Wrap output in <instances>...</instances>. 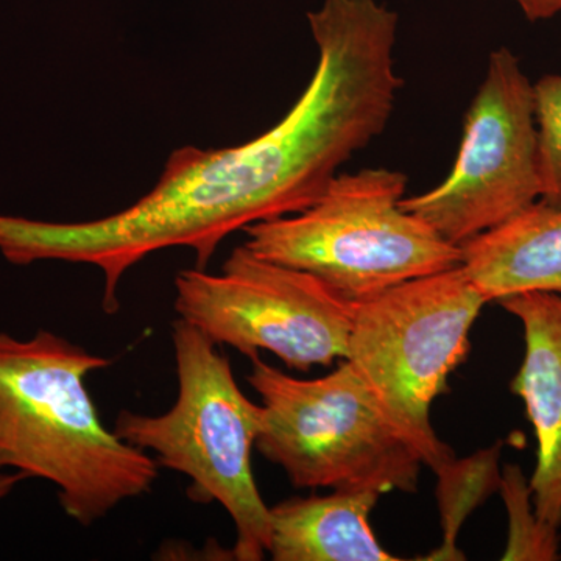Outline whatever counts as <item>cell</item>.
<instances>
[{"mask_svg":"<svg viewBox=\"0 0 561 561\" xmlns=\"http://www.w3.org/2000/svg\"><path fill=\"white\" fill-rule=\"evenodd\" d=\"M113 360L55 332H0V470L55 485L83 527L153 490L160 465L103 424L88 376Z\"/></svg>","mask_w":561,"mask_h":561,"instance_id":"2","label":"cell"},{"mask_svg":"<svg viewBox=\"0 0 561 561\" xmlns=\"http://www.w3.org/2000/svg\"><path fill=\"white\" fill-rule=\"evenodd\" d=\"M526 20L531 22L551 20L561 13V0H513Z\"/></svg>","mask_w":561,"mask_h":561,"instance_id":"15","label":"cell"},{"mask_svg":"<svg viewBox=\"0 0 561 561\" xmlns=\"http://www.w3.org/2000/svg\"><path fill=\"white\" fill-rule=\"evenodd\" d=\"M522 321L524 357L511 383L522 398L537 438L529 486L538 519L561 527V294L527 291L500 300Z\"/></svg>","mask_w":561,"mask_h":561,"instance_id":"9","label":"cell"},{"mask_svg":"<svg viewBox=\"0 0 561 561\" xmlns=\"http://www.w3.org/2000/svg\"><path fill=\"white\" fill-rule=\"evenodd\" d=\"M538 136L540 202L561 208V76H545L534 84Z\"/></svg>","mask_w":561,"mask_h":561,"instance_id":"14","label":"cell"},{"mask_svg":"<svg viewBox=\"0 0 561 561\" xmlns=\"http://www.w3.org/2000/svg\"><path fill=\"white\" fill-rule=\"evenodd\" d=\"M486 302L457 265L405 280L354 308L345 360L435 472L456 457L434 431L431 408L467 359L472 324Z\"/></svg>","mask_w":561,"mask_h":561,"instance_id":"5","label":"cell"},{"mask_svg":"<svg viewBox=\"0 0 561 561\" xmlns=\"http://www.w3.org/2000/svg\"><path fill=\"white\" fill-rule=\"evenodd\" d=\"M247 381L261 397L256 449L297 489L419 490L420 454L390 423L350 362L298 379L260 356Z\"/></svg>","mask_w":561,"mask_h":561,"instance_id":"6","label":"cell"},{"mask_svg":"<svg viewBox=\"0 0 561 561\" xmlns=\"http://www.w3.org/2000/svg\"><path fill=\"white\" fill-rule=\"evenodd\" d=\"M500 489L511 516V537L504 560L559 559V530L549 529L538 519L529 483L518 467L505 468Z\"/></svg>","mask_w":561,"mask_h":561,"instance_id":"13","label":"cell"},{"mask_svg":"<svg viewBox=\"0 0 561 561\" xmlns=\"http://www.w3.org/2000/svg\"><path fill=\"white\" fill-rule=\"evenodd\" d=\"M534 84L507 47L491 51L465 116L451 172L401 206L454 245L500 227L540 201Z\"/></svg>","mask_w":561,"mask_h":561,"instance_id":"8","label":"cell"},{"mask_svg":"<svg viewBox=\"0 0 561 561\" xmlns=\"http://www.w3.org/2000/svg\"><path fill=\"white\" fill-rule=\"evenodd\" d=\"M381 494L332 490L327 496L291 497L271 507L268 553L275 561H398L373 534Z\"/></svg>","mask_w":561,"mask_h":561,"instance_id":"11","label":"cell"},{"mask_svg":"<svg viewBox=\"0 0 561 561\" xmlns=\"http://www.w3.org/2000/svg\"><path fill=\"white\" fill-rule=\"evenodd\" d=\"M173 308L217 346L249 359L268 351L291 370L309 371L345 359L356 302L311 273L241 245L220 273L181 271Z\"/></svg>","mask_w":561,"mask_h":561,"instance_id":"7","label":"cell"},{"mask_svg":"<svg viewBox=\"0 0 561 561\" xmlns=\"http://www.w3.org/2000/svg\"><path fill=\"white\" fill-rule=\"evenodd\" d=\"M460 265L489 301L561 294V208L538 201L460 247Z\"/></svg>","mask_w":561,"mask_h":561,"instance_id":"10","label":"cell"},{"mask_svg":"<svg viewBox=\"0 0 561 561\" xmlns=\"http://www.w3.org/2000/svg\"><path fill=\"white\" fill-rule=\"evenodd\" d=\"M309 28L319 62L289 113L257 138L220 150L172 151L157 186L102 219L44 221L0 214V253L10 264H90L105 278L103 309H119L125 273L157 251L186 247L206 268L232 232L313 205L342 164L378 138L401 79L397 39L350 10L317 14Z\"/></svg>","mask_w":561,"mask_h":561,"instance_id":"1","label":"cell"},{"mask_svg":"<svg viewBox=\"0 0 561 561\" xmlns=\"http://www.w3.org/2000/svg\"><path fill=\"white\" fill-rule=\"evenodd\" d=\"M405 187L391 169L339 173L309 208L247 227L243 245L353 302L460 265V247L402 208Z\"/></svg>","mask_w":561,"mask_h":561,"instance_id":"4","label":"cell"},{"mask_svg":"<svg viewBox=\"0 0 561 561\" xmlns=\"http://www.w3.org/2000/svg\"><path fill=\"white\" fill-rule=\"evenodd\" d=\"M179 397L161 415L122 411L114 432L153 454L160 467L191 481L190 496L217 502L234 524L232 557L261 561L272 537L271 507L253 474V449L262 424L261 404L243 394L230 359L183 319L172 323Z\"/></svg>","mask_w":561,"mask_h":561,"instance_id":"3","label":"cell"},{"mask_svg":"<svg viewBox=\"0 0 561 561\" xmlns=\"http://www.w3.org/2000/svg\"><path fill=\"white\" fill-rule=\"evenodd\" d=\"M501 445L478 453L470 459L446 465L438 471V504H440L445 542L430 560H460L463 553L457 549L456 535L465 516L478 507L494 490L500 489L501 476L497 468Z\"/></svg>","mask_w":561,"mask_h":561,"instance_id":"12","label":"cell"},{"mask_svg":"<svg viewBox=\"0 0 561 561\" xmlns=\"http://www.w3.org/2000/svg\"><path fill=\"white\" fill-rule=\"evenodd\" d=\"M27 479V476L22 474V472L0 470V501L9 497L14 489Z\"/></svg>","mask_w":561,"mask_h":561,"instance_id":"16","label":"cell"}]
</instances>
